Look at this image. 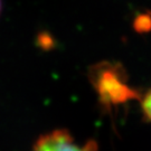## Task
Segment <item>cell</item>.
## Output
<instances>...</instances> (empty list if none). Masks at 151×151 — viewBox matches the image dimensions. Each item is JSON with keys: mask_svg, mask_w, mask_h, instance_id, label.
<instances>
[{"mask_svg": "<svg viewBox=\"0 0 151 151\" xmlns=\"http://www.w3.org/2000/svg\"><path fill=\"white\" fill-rule=\"evenodd\" d=\"M97 145L94 141L78 143L66 130H55L40 137L32 151H96Z\"/></svg>", "mask_w": 151, "mask_h": 151, "instance_id": "cell-1", "label": "cell"}, {"mask_svg": "<svg viewBox=\"0 0 151 151\" xmlns=\"http://www.w3.org/2000/svg\"><path fill=\"white\" fill-rule=\"evenodd\" d=\"M0 9H1V0H0Z\"/></svg>", "mask_w": 151, "mask_h": 151, "instance_id": "cell-3", "label": "cell"}, {"mask_svg": "<svg viewBox=\"0 0 151 151\" xmlns=\"http://www.w3.org/2000/svg\"><path fill=\"white\" fill-rule=\"evenodd\" d=\"M141 106H142L143 115L146 116L147 120H149L151 122V88L143 96V100L141 102Z\"/></svg>", "mask_w": 151, "mask_h": 151, "instance_id": "cell-2", "label": "cell"}]
</instances>
